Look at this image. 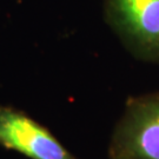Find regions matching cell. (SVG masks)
<instances>
[{
  "label": "cell",
  "mask_w": 159,
  "mask_h": 159,
  "mask_svg": "<svg viewBox=\"0 0 159 159\" xmlns=\"http://www.w3.org/2000/svg\"><path fill=\"white\" fill-rule=\"evenodd\" d=\"M0 145L30 159H78L47 129L10 107H0Z\"/></svg>",
  "instance_id": "obj_3"
},
{
  "label": "cell",
  "mask_w": 159,
  "mask_h": 159,
  "mask_svg": "<svg viewBox=\"0 0 159 159\" xmlns=\"http://www.w3.org/2000/svg\"><path fill=\"white\" fill-rule=\"evenodd\" d=\"M105 18L136 57L159 63V0H105Z\"/></svg>",
  "instance_id": "obj_2"
},
{
  "label": "cell",
  "mask_w": 159,
  "mask_h": 159,
  "mask_svg": "<svg viewBox=\"0 0 159 159\" xmlns=\"http://www.w3.org/2000/svg\"><path fill=\"white\" fill-rule=\"evenodd\" d=\"M112 159H159V93L134 98L113 132Z\"/></svg>",
  "instance_id": "obj_1"
}]
</instances>
